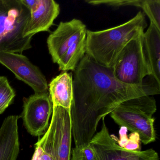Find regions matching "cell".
Masks as SVG:
<instances>
[{
	"instance_id": "cell-1",
	"label": "cell",
	"mask_w": 160,
	"mask_h": 160,
	"mask_svg": "<svg viewBox=\"0 0 160 160\" xmlns=\"http://www.w3.org/2000/svg\"><path fill=\"white\" fill-rule=\"evenodd\" d=\"M71 109L72 136L75 147L89 144L100 121L124 101L160 93L154 80L128 85L114 76L112 68L103 66L86 54L74 71Z\"/></svg>"
},
{
	"instance_id": "cell-2",
	"label": "cell",
	"mask_w": 160,
	"mask_h": 160,
	"mask_svg": "<svg viewBox=\"0 0 160 160\" xmlns=\"http://www.w3.org/2000/svg\"><path fill=\"white\" fill-rule=\"evenodd\" d=\"M147 27L145 14L139 12L119 26L99 31L87 30L86 54L97 63L112 68L125 46Z\"/></svg>"
},
{
	"instance_id": "cell-3",
	"label": "cell",
	"mask_w": 160,
	"mask_h": 160,
	"mask_svg": "<svg viewBox=\"0 0 160 160\" xmlns=\"http://www.w3.org/2000/svg\"><path fill=\"white\" fill-rule=\"evenodd\" d=\"M156 110L155 99L146 95L124 101L110 115L117 124L137 134L141 142L148 145L156 140L153 116Z\"/></svg>"
},
{
	"instance_id": "cell-4",
	"label": "cell",
	"mask_w": 160,
	"mask_h": 160,
	"mask_svg": "<svg viewBox=\"0 0 160 160\" xmlns=\"http://www.w3.org/2000/svg\"><path fill=\"white\" fill-rule=\"evenodd\" d=\"M30 11L21 0H2L0 3V52L22 54L32 48V37H24Z\"/></svg>"
},
{
	"instance_id": "cell-5",
	"label": "cell",
	"mask_w": 160,
	"mask_h": 160,
	"mask_svg": "<svg viewBox=\"0 0 160 160\" xmlns=\"http://www.w3.org/2000/svg\"><path fill=\"white\" fill-rule=\"evenodd\" d=\"M141 32L125 46L112 68L119 81L128 85L142 84L151 72L143 48V34Z\"/></svg>"
},
{
	"instance_id": "cell-6",
	"label": "cell",
	"mask_w": 160,
	"mask_h": 160,
	"mask_svg": "<svg viewBox=\"0 0 160 160\" xmlns=\"http://www.w3.org/2000/svg\"><path fill=\"white\" fill-rule=\"evenodd\" d=\"M101 130L96 132L89 142L97 160H156L158 153L152 149L145 151L130 150L117 143L109 134L105 121L102 120Z\"/></svg>"
},
{
	"instance_id": "cell-7",
	"label": "cell",
	"mask_w": 160,
	"mask_h": 160,
	"mask_svg": "<svg viewBox=\"0 0 160 160\" xmlns=\"http://www.w3.org/2000/svg\"><path fill=\"white\" fill-rule=\"evenodd\" d=\"M53 113V104L48 92L35 93L24 100L22 112L24 124L33 136L40 137L46 132Z\"/></svg>"
},
{
	"instance_id": "cell-8",
	"label": "cell",
	"mask_w": 160,
	"mask_h": 160,
	"mask_svg": "<svg viewBox=\"0 0 160 160\" xmlns=\"http://www.w3.org/2000/svg\"><path fill=\"white\" fill-rule=\"evenodd\" d=\"M0 63L12 72L18 79L30 87L35 93L48 92V86L45 76L24 55L0 52Z\"/></svg>"
},
{
	"instance_id": "cell-9",
	"label": "cell",
	"mask_w": 160,
	"mask_h": 160,
	"mask_svg": "<svg viewBox=\"0 0 160 160\" xmlns=\"http://www.w3.org/2000/svg\"><path fill=\"white\" fill-rule=\"evenodd\" d=\"M87 31L86 25L78 19L60 22L47 39L48 51L53 62L58 63L72 45L87 35Z\"/></svg>"
},
{
	"instance_id": "cell-10",
	"label": "cell",
	"mask_w": 160,
	"mask_h": 160,
	"mask_svg": "<svg viewBox=\"0 0 160 160\" xmlns=\"http://www.w3.org/2000/svg\"><path fill=\"white\" fill-rule=\"evenodd\" d=\"M50 125L53 130L57 159L71 160L72 138L71 110L53 106Z\"/></svg>"
},
{
	"instance_id": "cell-11",
	"label": "cell",
	"mask_w": 160,
	"mask_h": 160,
	"mask_svg": "<svg viewBox=\"0 0 160 160\" xmlns=\"http://www.w3.org/2000/svg\"><path fill=\"white\" fill-rule=\"evenodd\" d=\"M60 11L59 5L54 0H39L37 6L30 11L24 37H32L38 32L48 31Z\"/></svg>"
},
{
	"instance_id": "cell-12",
	"label": "cell",
	"mask_w": 160,
	"mask_h": 160,
	"mask_svg": "<svg viewBox=\"0 0 160 160\" xmlns=\"http://www.w3.org/2000/svg\"><path fill=\"white\" fill-rule=\"evenodd\" d=\"M20 117H7L0 127V160H17L20 151L18 120Z\"/></svg>"
},
{
	"instance_id": "cell-13",
	"label": "cell",
	"mask_w": 160,
	"mask_h": 160,
	"mask_svg": "<svg viewBox=\"0 0 160 160\" xmlns=\"http://www.w3.org/2000/svg\"><path fill=\"white\" fill-rule=\"evenodd\" d=\"M143 48L151 77L160 85V30L152 23L143 34Z\"/></svg>"
},
{
	"instance_id": "cell-14",
	"label": "cell",
	"mask_w": 160,
	"mask_h": 160,
	"mask_svg": "<svg viewBox=\"0 0 160 160\" xmlns=\"http://www.w3.org/2000/svg\"><path fill=\"white\" fill-rule=\"evenodd\" d=\"M49 93L53 106L71 110L73 101L72 73L63 72L53 78L49 84Z\"/></svg>"
},
{
	"instance_id": "cell-15",
	"label": "cell",
	"mask_w": 160,
	"mask_h": 160,
	"mask_svg": "<svg viewBox=\"0 0 160 160\" xmlns=\"http://www.w3.org/2000/svg\"><path fill=\"white\" fill-rule=\"evenodd\" d=\"M86 36L72 45L58 62L59 70L63 72L74 71L86 54Z\"/></svg>"
},
{
	"instance_id": "cell-16",
	"label": "cell",
	"mask_w": 160,
	"mask_h": 160,
	"mask_svg": "<svg viewBox=\"0 0 160 160\" xmlns=\"http://www.w3.org/2000/svg\"><path fill=\"white\" fill-rule=\"evenodd\" d=\"M32 160H58L53 130L50 124L46 132L35 144Z\"/></svg>"
},
{
	"instance_id": "cell-17",
	"label": "cell",
	"mask_w": 160,
	"mask_h": 160,
	"mask_svg": "<svg viewBox=\"0 0 160 160\" xmlns=\"http://www.w3.org/2000/svg\"><path fill=\"white\" fill-rule=\"evenodd\" d=\"M15 96V92L7 78L0 76V114L12 104Z\"/></svg>"
},
{
	"instance_id": "cell-18",
	"label": "cell",
	"mask_w": 160,
	"mask_h": 160,
	"mask_svg": "<svg viewBox=\"0 0 160 160\" xmlns=\"http://www.w3.org/2000/svg\"><path fill=\"white\" fill-rule=\"evenodd\" d=\"M140 8L148 16L150 23L160 30V0H143Z\"/></svg>"
},
{
	"instance_id": "cell-19",
	"label": "cell",
	"mask_w": 160,
	"mask_h": 160,
	"mask_svg": "<svg viewBox=\"0 0 160 160\" xmlns=\"http://www.w3.org/2000/svg\"><path fill=\"white\" fill-rule=\"evenodd\" d=\"M70 160H97L89 144L75 147L72 149Z\"/></svg>"
},
{
	"instance_id": "cell-20",
	"label": "cell",
	"mask_w": 160,
	"mask_h": 160,
	"mask_svg": "<svg viewBox=\"0 0 160 160\" xmlns=\"http://www.w3.org/2000/svg\"><path fill=\"white\" fill-rule=\"evenodd\" d=\"M86 2L89 4L94 5L105 4L114 7L132 6L140 8L143 0H91Z\"/></svg>"
},
{
	"instance_id": "cell-21",
	"label": "cell",
	"mask_w": 160,
	"mask_h": 160,
	"mask_svg": "<svg viewBox=\"0 0 160 160\" xmlns=\"http://www.w3.org/2000/svg\"><path fill=\"white\" fill-rule=\"evenodd\" d=\"M21 2L29 10L32 11L37 6L39 0H21Z\"/></svg>"
},
{
	"instance_id": "cell-22",
	"label": "cell",
	"mask_w": 160,
	"mask_h": 160,
	"mask_svg": "<svg viewBox=\"0 0 160 160\" xmlns=\"http://www.w3.org/2000/svg\"><path fill=\"white\" fill-rule=\"evenodd\" d=\"M2 0H0V3L2 2Z\"/></svg>"
},
{
	"instance_id": "cell-23",
	"label": "cell",
	"mask_w": 160,
	"mask_h": 160,
	"mask_svg": "<svg viewBox=\"0 0 160 160\" xmlns=\"http://www.w3.org/2000/svg\"><path fill=\"white\" fill-rule=\"evenodd\" d=\"M159 160V159H157V160Z\"/></svg>"
}]
</instances>
